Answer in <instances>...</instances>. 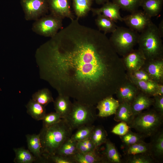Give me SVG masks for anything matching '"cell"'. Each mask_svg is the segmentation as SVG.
Here are the masks:
<instances>
[{
  "label": "cell",
  "instance_id": "6da1fadb",
  "mask_svg": "<svg viewBox=\"0 0 163 163\" xmlns=\"http://www.w3.org/2000/svg\"><path fill=\"white\" fill-rule=\"evenodd\" d=\"M77 18L36 53L41 78L58 94L95 106L128 79L122 58L105 34Z\"/></svg>",
  "mask_w": 163,
  "mask_h": 163
},
{
  "label": "cell",
  "instance_id": "7a4b0ae2",
  "mask_svg": "<svg viewBox=\"0 0 163 163\" xmlns=\"http://www.w3.org/2000/svg\"><path fill=\"white\" fill-rule=\"evenodd\" d=\"M73 130L64 119L47 128H42L39 133L41 152L45 162L56 154L60 146L70 138Z\"/></svg>",
  "mask_w": 163,
  "mask_h": 163
},
{
  "label": "cell",
  "instance_id": "3957f363",
  "mask_svg": "<svg viewBox=\"0 0 163 163\" xmlns=\"http://www.w3.org/2000/svg\"><path fill=\"white\" fill-rule=\"evenodd\" d=\"M139 35L138 49L145 60L163 58V44L157 26L152 23Z\"/></svg>",
  "mask_w": 163,
  "mask_h": 163
},
{
  "label": "cell",
  "instance_id": "277c9868",
  "mask_svg": "<svg viewBox=\"0 0 163 163\" xmlns=\"http://www.w3.org/2000/svg\"><path fill=\"white\" fill-rule=\"evenodd\" d=\"M163 122V116L154 109L141 112L134 116L128 125L145 138L157 133Z\"/></svg>",
  "mask_w": 163,
  "mask_h": 163
},
{
  "label": "cell",
  "instance_id": "5b68a950",
  "mask_svg": "<svg viewBox=\"0 0 163 163\" xmlns=\"http://www.w3.org/2000/svg\"><path fill=\"white\" fill-rule=\"evenodd\" d=\"M96 107L74 100L71 110L64 119L73 130L85 126L92 125L97 118Z\"/></svg>",
  "mask_w": 163,
  "mask_h": 163
},
{
  "label": "cell",
  "instance_id": "8992f818",
  "mask_svg": "<svg viewBox=\"0 0 163 163\" xmlns=\"http://www.w3.org/2000/svg\"><path fill=\"white\" fill-rule=\"evenodd\" d=\"M139 35L129 28L117 27L109 39L118 55L123 56L133 49Z\"/></svg>",
  "mask_w": 163,
  "mask_h": 163
},
{
  "label": "cell",
  "instance_id": "52a82bcc",
  "mask_svg": "<svg viewBox=\"0 0 163 163\" xmlns=\"http://www.w3.org/2000/svg\"><path fill=\"white\" fill-rule=\"evenodd\" d=\"M62 19L50 13L35 21L32 24V31L45 37H52L62 29Z\"/></svg>",
  "mask_w": 163,
  "mask_h": 163
},
{
  "label": "cell",
  "instance_id": "ba28073f",
  "mask_svg": "<svg viewBox=\"0 0 163 163\" xmlns=\"http://www.w3.org/2000/svg\"><path fill=\"white\" fill-rule=\"evenodd\" d=\"M20 4L27 21H35L49 11L48 0H20Z\"/></svg>",
  "mask_w": 163,
  "mask_h": 163
},
{
  "label": "cell",
  "instance_id": "9c48e42d",
  "mask_svg": "<svg viewBox=\"0 0 163 163\" xmlns=\"http://www.w3.org/2000/svg\"><path fill=\"white\" fill-rule=\"evenodd\" d=\"M151 18L143 10L137 9L123 18V21L130 29L141 33L152 23Z\"/></svg>",
  "mask_w": 163,
  "mask_h": 163
},
{
  "label": "cell",
  "instance_id": "30bf717a",
  "mask_svg": "<svg viewBox=\"0 0 163 163\" xmlns=\"http://www.w3.org/2000/svg\"><path fill=\"white\" fill-rule=\"evenodd\" d=\"M71 0H48L50 13L60 18L75 19L71 8Z\"/></svg>",
  "mask_w": 163,
  "mask_h": 163
},
{
  "label": "cell",
  "instance_id": "8fae6325",
  "mask_svg": "<svg viewBox=\"0 0 163 163\" xmlns=\"http://www.w3.org/2000/svg\"><path fill=\"white\" fill-rule=\"evenodd\" d=\"M141 69L148 74L152 81L163 84V58L145 60Z\"/></svg>",
  "mask_w": 163,
  "mask_h": 163
},
{
  "label": "cell",
  "instance_id": "7c38bea8",
  "mask_svg": "<svg viewBox=\"0 0 163 163\" xmlns=\"http://www.w3.org/2000/svg\"><path fill=\"white\" fill-rule=\"evenodd\" d=\"M121 58L127 73L141 69L145 60L142 53L138 49H133Z\"/></svg>",
  "mask_w": 163,
  "mask_h": 163
},
{
  "label": "cell",
  "instance_id": "4fadbf2b",
  "mask_svg": "<svg viewBox=\"0 0 163 163\" xmlns=\"http://www.w3.org/2000/svg\"><path fill=\"white\" fill-rule=\"evenodd\" d=\"M139 91L128 78L120 85L115 93L117 100L120 103L126 102L131 104Z\"/></svg>",
  "mask_w": 163,
  "mask_h": 163
},
{
  "label": "cell",
  "instance_id": "5bb4252c",
  "mask_svg": "<svg viewBox=\"0 0 163 163\" xmlns=\"http://www.w3.org/2000/svg\"><path fill=\"white\" fill-rule=\"evenodd\" d=\"M120 8L112 2H107L100 8H92L91 11L93 15L102 14L113 20L114 22L123 21V18L120 14Z\"/></svg>",
  "mask_w": 163,
  "mask_h": 163
},
{
  "label": "cell",
  "instance_id": "9a60e30c",
  "mask_svg": "<svg viewBox=\"0 0 163 163\" xmlns=\"http://www.w3.org/2000/svg\"><path fill=\"white\" fill-rule=\"evenodd\" d=\"M119 104V101L113 96L102 99L96 105V108L98 110L97 116L105 117L114 114Z\"/></svg>",
  "mask_w": 163,
  "mask_h": 163
},
{
  "label": "cell",
  "instance_id": "2e32d148",
  "mask_svg": "<svg viewBox=\"0 0 163 163\" xmlns=\"http://www.w3.org/2000/svg\"><path fill=\"white\" fill-rule=\"evenodd\" d=\"M153 98L139 91L130 104L134 117L142 112L144 110L149 108L151 106L153 105Z\"/></svg>",
  "mask_w": 163,
  "mask_h": 163
},
{
  "label": "cell",
  "instance_id": "e0dca14e",
  "mask_svg": "<svg viewBox=\"0 0 163 163\" xmlns=\"http://www.w3.org/2000/svg\"><path fill=\"white\" fill-rule=\"evenodd\" d=\"M98 150L87 153L78 152L72 158L75 163H107L103 155L100 154Z\"/></svg>",
  "mask_w": 163,
  "mask_h": 163
},
{
  "label": "cell",
  "instance_id": "ac0fdd59",
  "mask_svg": "<svg viewBox=\"0 0 163 163\" xmlns=\"http://www.w3.org/2000/svg\"><path fill=\"white\" fill-rule=\"evenodd\" d=\"M28 150L37 161L45 162L41 152L42 145L39 134H27L26 136Z\"/></svg>",
  "mask_w": 163,
  "mask_h": 163
},
{
  "label": "cell",
  "instance_id": "d6986e66",
  "mask_svg": "<svg viewBox=\"0 0 163 163\" xmlns=\"http://www.w3.org/2000/svg\"><path fill=\"white\" fill-rule=\"evenodd\" d=\"M56 112L58 113L61 118H66L72 109V103L70 97L62 94H58V96L53 102Z\"/></svg>",
  "mask_w": 163,
  "mask_h": 163
},
{
  "label": "cell",
  "instance_id": "ffe728a7",
  "mask_svg": "<svg viewBox=\"0 0 163 163\" xmlns=\"http://www.w3.org/2000/svg\"><path fill=\"white\" fill-rule=\"evenodd\" d=\"M114 115V120L117 122H123L128 125L134 117L130 104L126 103H120Z\"/></svg>",
  "mask_w": 163,
  "mask_h": 163
},
{
  "label": "cell",
  "instance_id": "44dd1931",
  "mask_svg": "<svg viewBox=\"0 0 163 163\" xmlns=\"http://www.w3.org/2000/svg\"><path fill=\"white\" fill-rule=\"evenodd\" d=\"M150 144V153L155 159H161L163 155V132L159 130L152 136Z\"/></svg>",
  "mask_w": 163,
  "mask_h": 163
},
{
  "label": "cell",
  "instance_id": "7402d4cb",
  "mask_svg": "<svg viewBox=\"0 0 163 163\" xmlns=\"http://www.w3.org/2000/svg\"><path fill=\"white\" fill-rule=\"evenodd\" d=\"M163 0H141L140 6L144 11L152 18L158 15L162 7Z\"/></svg>",
  "mask_w": 163,
  "mask_h": 163
},
{
  "label": "cell",
  "instance_id": "603a6c76",
  "mask_svg": "<svg viewBox=\"0 0 163 163\" xmlns=\"http://www.w3.org/2000/svg\"><path fill=\"white\" fill-rule=\"evenodd\" d=\"M45 107L32 99L26 105L27 113L37 121L42 120L46 114Z\"/></svg>",
  "mask_w": 163,
  "mask_h": 163
},
{
  "label": "cell",
  "instance_id": "cb8c5ba5",
  "mask_svg": "<svg viewBox=\"0 0 163 163\" xmlns=\"http://www.w3.org/2000/svg\"><path fill=\"white\" fill-rule=\"evenodd\" d=\"M72 7L77 19L85 17L91 11L92 0H72Z\"/></svg>",
  "mask_w": 163,
  "mask_h": 163
},
{
  "label": "cell",
  "instance_id": "d4e9b609",
  "mask_svg": "<svg viewBox=\"0 0 163 163\" xmlns=\"http://www.w3.org/2000/svg\"><path fill=\"white\" fill-rule=\"evenodd\" d=\"M105 144V148L103 155L107 162L121 163V156L114 145L107 139Z\"/></svg>",
  "mask_w": 163,
  "mask_h": 163
},
{
  "label": "cell",
  "instance_id": "484cf974",
  "mask_svg": "<svg viewBox=\"0 0 163 163\" xmlns=\"http://www.w3.org/2000/svg\"><path fill=\"white\" fill-rule=\"evenodd\" d=\"M95 23L100 31H102L106 34L113 33L117 26L115 22L111 19L99 14L97 15Z\"/></svg>",
  "mask_w": 163,
  "mask_h": 163
},
{
  "label": "cell",
  "instance_id": "4316f807",
  "mask_svg": "<svg viewBox=\"0 0 163 163\" xmlns=\"http://www.w3.org/2000/svg\"><path fill=\"white\" fill-rule=\"evenodd\" d=\"M128 78L139 91L151 97H153L158 83L152 81H140Z\"/></svg>",
  "mask_w": 163,
  "mask_h": 163
},
{
  "label": "cell",
  "instance_id": "83f0119b",
  "mask_svg": "<svg viewBox=\"0 0 163 163\" xmlns=\"http://www.w3.org/2000/svg\"><path fill=\"white\" fill-rule=\"evenodd\" d=\"M125 147L124 152L128 156L141 153H148L151 155L150 143H146L144 141Z\"/></svg>",
  "mask_w": 163,
  "mask_h": 163
},
{
  "label": "cell",
  "instance_id": "f1b7e54d",
  "mask_svg": "<svg viewBox=\"0 0 163 163\" xmlns=\"http://www.w3.org/2000/svg\"><path fill=\"white\" fill-rule=\"evenodd\" d=\"M15 153L14 162L15 163H32L37 160L29 150L23 148H15Z\"/></svg>",
  "mask_w": 163,
  "mask_h": 163
},
{
  "label": "cell",
  "instance_id": "f546056e",
  "mask_svg": "<svg viewBox=\"0 0 163 163\" xmlns=\"http://www.w3.org/2000/svg\"><path fill=\"white\" fill-rule=\"evenodd\" d=\"M107 133L104 127L101 126H94L90 137L96 148H98L104 144L106 141Z\"/></svg>",
  "mask_w": 163,
  "mask_h": 163
},
{
  "label": "cell",
  "instance_id": "4dcf8cb0",
  "mask_svg": "<svg viewBox=\"0 0 163 163\" xmlns=\"http://www.w3.org/2000/svg\"><path fill=\"white\" fill-rule=\"evenodd\" d=\"M77 142L71 140L70 138L60 146L56 154L72 157L78 152L77 147Z\"/></svg>",
  "mask_w": 163,
  "mask_h": 163
},
{
  "label": "cell",
  "instance_id": "1f68e13d",
  "mask_svg": "<svg viewBox=\"0 0 163 163\" xmlns=\"http://www.w3.org/2000/svg\"><path fill=\"white\" fill-rule=\"evenodd\" d=\"M32 99L45 107L54 101L51 93L47 88L42 89L35 92L32 96Z\"/></svg>",
  "mask_w": 163,
  "mask_h": 163
},
{
  "label": "cell",
  "instance_id": "d6a6232c",
  "mask_svg": "<svg viewBox=\"0 0 163 163\" xmlns=\"http://www.w3.org/2000/svg\"><path fill=\"white\" fill-rule=\"evenodd\" d=\"M94 126L92 124L78 129L75 133L72 134L70 139L72 141L78 142L90 138Z\"/></svg>",
  "mask_w": 163,
  "mask_h": 163
},
{
  "label": "cell",
  "instance_id": "836d02e7",
  "mask_svg": "<svg viewBox=\"0 0 163 163\" xmlns=\"http://www.w3.org/2000/svg\"><path fill=\"white\" fill-rule=\"evenodd\" d=\"M123 10L131 12L140 6L141 0H112Z\"/></svg>",
  "mask_w": 163,
  "mask_h": 163
},
{
  "label": "cell",
  "instance_id": "e575fe53",
  "mask_svg": "<svg viewBox=\"0 0 163 163\" xmlns=\"http://www.w3.org/2000/svg\"><path fill=\"white\" fill-rule=\"evenodd\" d=\"M120 137L125 146L144 141L145 138L140 133L133 132L130 130L125 135Z\"/></svg>",
  "mask_w": 163,
  "mask_h": 163
},
{
  "label": "cell",
  "instance_id": "d590c367",
  "mask_svg": "<svg viewBox=\"0 0 163 163\" xmlns=\"http://www.w3.org/2000/svg\"><path fill=\"white\" fill-rule=\"evenodd\" d=\"M126 162L128 163H152L155 161L150 154L141 153L128 156Z\"/></svg>",
  "mask_w": 163,
  "mask_h": 163
},
{
  "label": "cell",
  "instance_id": "8d00e7d4",
  "mask_svg": "<svg viewBox=\"0 0 163 163\" xmlns=\"http://www.w3.org/2000/svg\"><path fill=\"white\" fill-rule=\"evenodd\" d=\"M62 118L56 112H52L46 114L42 120L43 128H47L59 122Z\"/></svg>",
  "mask_w": 163,
  "mask_h": 163
},
{
  "label": "cell",
  "instance_id": "74e56055",
  "mask_svg": "<svg viewBox=\"0 0 163 163\" xmlns=\"http://www.w3.org/2000/svg\"><path fill=\"white\" fill-rule=\"evenodd\" d=\"M77 147L78 152L87 153L95 151L97 148L90 138L77 142Z\"/></svg>",
  "mask_w": 163,
  "mask_h": 163
},
{
  "label": "cell",
  "instance_id": "f35d334b",
  "mask_svg": "<svg viewBox=\"0 0 163 163\" xmlns=\"http://www.w3.org/2000/svg\"><path fill=\"white\" fill-rule=\"evenodd\" d=\"M130 128L126 123L120 122L113 128L111 132L114 134L121 136L126 134Z\"/></svg>",
  "mask_w": 163,
  "mask_h": 163
},
{
  "label": "cell",
  "instance_id": "ab89813d",
  "mask_svg": "<svg viewBox=\"0 0 163 163\" xmlns=\"http://www.w3.org/2000/svg\"><path fill=\"white\" fill-rule=\"evenodd\" d=\"M128 77L140 81H152L148 74L141 69L133 72L127 73Z\"/></svg>",
  "mask_w": 163,
  "mask_h": 163
},
{
  "label": "cell",
  "instance_id": "60d3db41",
  "mask_svg": "<svg viewBox=\"0 0 163 163\" xmlns=\"http://www.w3.org/2000/svg\"><path fill=\"white\" fill-rule=\"evenodd\" d=\"M48 161L54 163H75L72 157L55 154L51 156Z\"/></svg>",
  "mask_w": 163,
  "mask_h": 163
},
{
  "label": "cell",
  "instance_id": "b9f144b4",
  "mask_svg": "<svg viewBox=\"0 0 163 163\" xmlns=\"http://www.w3.org/2000/svg\"><path fill=\"white\" fill-rule=\"evenodd\" d=\"M153 105L154 109L162 116H163V95L153 96Z\"/></svg>",
  "mask_w": 163,
  "mask_h": 163
},
{
  "label": "cell",
  "instance_id": "7bdbcfd3",
  "mask_svg": "<svg viewBox=\"0 0 163 163\" xmlns=\"http://www.w3.org/2000/svg\"><path fill=\"white\" fill-rule=\"evenodd\" d=\"M163 95V84H158L155 91L153 96Z\"/></svg>",
  "mask_w": 163,
  "mask_h": 163
},
{
  "label": "cell",
  "instance_id": "ee69618b",
  "mask_svg": "<svg viewBox=\"0 0 163 163\" xmlns=\"http://www.w3.org/2000/svg\"><path fill=\"white\" fill-rule=\"evenodd\" d=\"M158 27L159 33L162 38L163 37V20H161Z\"/></svg>",
  "mask_w": 163,
  "mask_h": 163
},
{
  "label": "cell",
  "instance_id": "f6af8a7d",
  "mask_svg": "<svg viewBox=\"0 0 163 163\" xmlns=\"http://www.w3.org/2000/svg\"><path fill=\"white\" fill-rule=\"evenodd\" d=\"M96 3L99 5H103L109 0H95Z\"/></svg>",
  "mask_w": 163,
  "mask_h": 163
}]
</instances>
